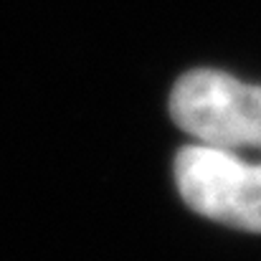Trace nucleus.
<instances>
[{
    "mask_svg": "<svg viewBox=\"0 0 261 261\" xmlns=\"http://www.w3.org/2000/svg\"><path fill=\"white\" fill-rule=\"evenodd\" d=\"M175 182L195 213L261 233V160L193 142L175 155Z\"/></svg>",
    "mask_w": 261,
    "mask_h": 261,
    "instance_id": "2",
    "label": "nucleus"
},
{
    "mask_svg": "<svg viewBox=\"0 0 261 261\" xmlns=\"http://www.w3.org/2000/svg\"><path fill=\"white\" fill-rule=\"evenodd\" d=\"M170 117L198 145L261 152V87L216 69H195L175 82Z\"/></svg>",
    "mask_w": 261,
    "mask_h": 261,
    "instance_id": "1",
    "label": "nucleus"
}]
</instances>
